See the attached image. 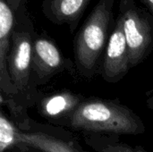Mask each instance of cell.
Instances as JSON below:
<instances>
[{"label":"cell","instance_id":"9a60e30c","mask_svg":"<svg viewBox=\"0 0 153 152\" xmlns=\"http://www.w3.org/2000/svg\"><path fill=\"white\" fill-rule=\"evenodd\" d=\"M146 105L151 110H153V90H152L151 94H148V98H147V100H146Z\"/></svg>","mask_w":153,"mask_h":152},{"label":"cell","instance_id":"6da1fadb","mask_svg":"<svg viewBox=\"0 0 153 152\" xmlns=\"http://www.w3.org/2000/svg\"><path fill=\"white\" fill-rule=\"evenodd\" d=\"M37 32L28 13L26 5L15 12V24L12 35L11 49L8 56V72L12 82L18 91L15 99L10 100L1 96V104H6L13 115L22 116L24 106L37 102V86L32 73V49Z\"/></svg>","mask_w":153,"mask_h":152},{"label":"cell","instance_id":"7a4b0ae2","mask_svg":"<svg viewBox=\"0 0 153 152\" xmlns=\"http://www.w3.org/2000/svg\"><path fill=\"white\" fill-rule=\"evenodd\" d=\"M61 125L87 133L137 135L145 132L143 121L117 100L84 99Z\"/></svg>","mask_w":153,"mask_h":152},{"label":"cell","instance_id":"7c38bea8","mask_svg":"<svg viewBox=\"0 0 153 152\" xmlns=\"http://www.w3.org/2000/svg\"><path fill=\"white\" fill-rule=\"evenodd\" d=\"M18 126L16 124L9 120L4 114L0 112V152H6L8 150L15 148Z\"/></svg>","mask_w":153,"mask_h":152},{"label":"cell","instance_id":"8992f818","mask_svg":"<svg viewBox=\"0 0 153 152\" xmlns=\"http://www.w3.org/2000/svg\"><path fill=\"white\" fill-rule=\"evenodd\" d=\"M31 67L35 84L39 86L65 70L71 69L73 63L63 56L52 38L42 33L37 34L34 39Z\"/></svg>","mask_w":153,"mask_h":152},{"label":"cell","instance_id":"8fae6325","mask_svg":"<svg viewBox=\"0 0 153 152\" xmlns=\"http://www.w3.org/2000/svg\"><path fill=\"white\" fill-rule=\"evenodd\" d=\"M84 137L86 144L97 152H146L142 147L121 142L114 134L89 133Z\"/></svg>","mask_w":153,"mask_h":152},{"label":"cell","instance_id":"52a82bcc","mask_svg":"<svg viewBox=\"0 0 153 152\" xmlns=\"http://www.w3.org/2000/svg\"><path fill=\"white\" fill-rule=\"evenodd\" d=\"M130 68L132 67L129 49L122 22L117 17L115 28L108 38L100 71L106 82L115 83L122 80Z\"/></svg>","mask_w":153,"mask_h":152},{"label":"cell","instance_id":"5bb4252c","mask_svg":"<svg viewBox=\"0 0 153 152\" xmlns=\"http://www.w3.org/2000/svg\"><path fill=\"white\" fill-rule=\"evenodd\" d=\"M139 1L146 6L148 11L153 15V0H139Z\"/></svg>","mask_w":153,"mask_h":152},{"label":"cell","instance_id":"9c48e42d","mask_svg":"<svg viewBox=\"0 0 153 152\" xmlns=\"http://www.w3.org/2000/svg\"><path fill=\"white\" fill-rule=\"evenodd\" d=\"M91 0H43V15L56 25L67 24L73 33Z\"/></svg>","mask_w":153,"mask_h":152},{"label":"cell","instance_id":"30bf717a","mask_svg":"<svg viewBox=\"0 0 153 152\" xmlns=\"http://www.w3.org/2000/svg\"><path fill=\"white\" fill-rule=\"evenodd\" d=\"M83 99L82 96L67 90L49 93L37 101L38 111L41 116L61 125L74 113Z\"/></svg>","mask_w":153,"mask_h":152},{"label":"cell","instance_id":"ba28073f","mask_svg":"<svg viewBox=\"0 0 153 152\" xmlns=\"http://www.w3.org/2000/svg\"><path fill=\"white\" fill-rule=\"evenodd\" d=\"M14 24L15 12L6 0H0V90L1 96L10 100L15 99L18 95L8 72V56Z\"/></svg>","mask_w":153,"mask_h":152},{"label":"cell","instance_id":"4fadbf2b","mask_svg":"<svg viewBox=\"0 0 153 152\" xmlns=\"http://www.w3.org/2000/svg\"><path fill=\"white\" fill-rule=\"evenodd\" d=\"M7 3L9 4V5L11 6V8L16 12L20 7L26 5V3L28 0H6Z\"/></svg>","mask_w":153,"mask_h":152},{"label":"cell","instance_id":"5b68a950","mask_svg":"<svg viewBox=\"0 0 153 152\" xmlns=\"http://www.w3.org/2000/svg\"><path fill=\"white\" fill-rule=\"evenodd\" d=\"M65 133L35 124L29 118L17 131L15 148L29 147L42 152H86Z\"/></svg>","mask_w":153,"mask_h":152},{"label":"cell","instance_id":"277c9868","mask_svg":"<svg viewBox=\"0 0 153 152\" xmlns=\"http://www.w3.org/2000/svg\"><path fill=\"white\" fill-rule=\"evenodd\" d=\"M119 14L130 55L131 67L143 62L153 50V15L135 0H120Z\"/></svg>","mask_w":153,"mask_h":152},{"label":"cell","instance_id":"3957f363","mask_svg":"<svg viewBox=\"0 0 153 152\" xmlns=\"http://www.w3.org/2000/svg\"><path fill=\"white\" fill-rule=\"evenodd\" d=\"M114 4L115 0H99L74 37L75 66L85 78H92L100 70V58L108 41Z\"/></svg>","mask_w":153,"mask_h":152}]
</instances>
